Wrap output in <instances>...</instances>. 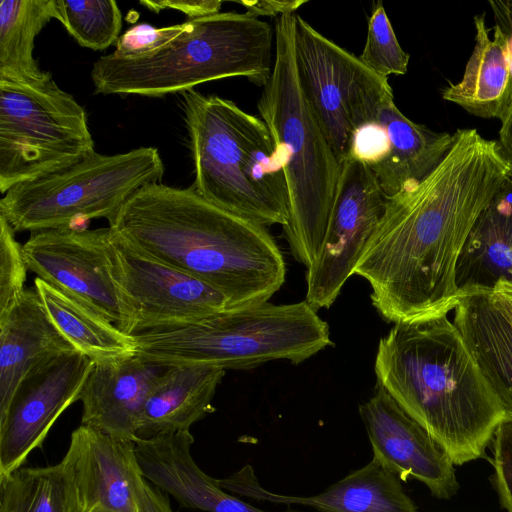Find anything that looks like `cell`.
Listing matches in <instances>:
<instances>
[{"mask_svg": "<svg viewBox=\"0 0 512 512\" xmlns=\"http://www.w3.org/2000/svg\"><path fill=\"white\" fill-rule=\"evenodd\" d=\"M509 171L497 141L458 129L425 179L387 199L353 271L369 283L384 320L420 322L455 309L462 297L456 281L462 250Z\"/></svg>", "mask_w": 512, "mask_h": 512, "instance_id": "1", "label": "cell"}, {"mask_svg": "<svg viewBox=\"0 0 512 512\" xmlns=\"http://www.w3.org/2000/svg\"><path fill=\"white\" fill-rule=\"evenodd\" d=\"M110 252L114 278L131 315V335L187 325L230 309L220 291L148 256L112 231Z\"/></svg>", "mask_w": 512, "mask_h": 512, "instance_id": "11", "label": "cell"}, {"mask_svg": "<svg viewBox=\"0 0 512 512\" xmlns=\"http://www.w3.org/2000/svg\"><path fill=\"white\" fill-rule=\"evenodd\" d=\"M136 355L163 366L250 369L300 364L332 345L327 323L306 300L226 309L194 323L135 334Z\"/></svg>", "mask_w": 512, "mask_h": 512, "instance_id": "7", "label": "cell"}, {"mask_svg": "<svg viewBox=\"0 0 512 512\" xmlns=\"http://www.w3.org/2000/svg\"><path fill=\"white\" fill-rule=\"evenodd\" d=\"M84 108L52 76L0 80V192L61 171L94 152Z\"/></svg>", "mask_w": 512, "mask_h": 512, "instance_id": "9", "label": "cell"}, {"mask_svg": "<svg viewBox=\"0 0 512 512\" xmlns=\"http://www.w3.org/2000/svg\"><path fill=\"white\" fill-rule=\"evenodd\" d=\"M377 385L417 421L454 465L485 456L505 412L447 315L397 323L378 344Z\"/></svg>", "mask_w": 512, "mask_h": 512, "instance_id": "3", "label": "cell"}, {"mask_svg": "<svg viewBox=\"0 0 512 512\" xmlns=\"http://www.w3.org/2000/svg\"><path fill=\"white\" fill-rule=\"evenodd\" d=\"M399 480L372 459L366 466L313 496H288L268 491L259 484L250 465L219 479L218 484L235 495L278 504H299L319 512H417Z\"/></svg>", "mask_w": 512, "mask_h": 512, "instance_id": "17", "label": "cell"}, {"mask_svg": "<svg viewBox=\"0 0 512 512\" xmlns=\"http://www.w3.org/2000/svg\"><path fill=\"white\" fill-rule=\"evenodd\" d=\"M296 14L276 18L275 59L257 109L281 163L289 199L283 227L291 254L309 269L324 240L342 163L307 102L297 74Z\"/></svg>", "mask_w": 512, "mask_h": 512, "instance_id": "4", "label": "cell"}, {"mask_svg": "<svg viewBox=\"0 0 512 512\" xmlns=\"http://www.w3.org/2000/svg\"><path fill=\"white\" fill-rule=\"evenodd\" d=\"M409 54L400 46L381 1L373 7L368 19L364 48L358 59L378 76L404 75L408 69Z\"/></svg>", "mask_w": 512, "mask_h": 512, "instance_id": "30", "label": "cell"}, {"mask_svg": "<svg viewBox=\"0 0 512 512\" xmlns=\"http://www.w3.org/2000/svg\"><path fill=\"white\" fill-rule=\"evenodd\" d=\"M110 228L50 229L23 244L28 270L130 334L131 315L114 278ZM131 335V334H130Z\"/></svg>", "mask_w": 512, "mask_h": 512, "instance_id": "12", "label": "cell"}, {"mask_svg": "<svg viewBox=\"0 0 512 512\" xmlns=\"http://www.w3.org/2000/svg\"><path fill=\"white\" fill-rule=\"evenodd\" d=\"M166 368L136 354L93 364L80 395L81 424L118 439L135 441L143 405Z\"/></svg>", "mask_w": 512, "mask_h": 512, "instance_id": "19", "label": "cell"}, {"mask_svg": "<svg viewBox=\"0 0 512 512\" xmlns=\"http://www.w3.org/2000/svg\"><path fill=\"white\" fill-rule=\"evenodd\" d=\"M512 268V170L475 221L457 264L462 292L492 290ZM511 280V279H510Z\"/></svg>", "mask_w": 512, "mask_h": 512, "instance_id": "25", "label": "cell"}, {"mask_svg": "<svg viewBox=\"0 0 512 512\" xmlns=\"http://www.w3.org/2000/svg\"><path fill=\"white\" fill-rule=\"evenodd\" d=\"M387 199L367 165L350 158L342 162L325 237L306 272L305 300L316 310L329 308L353 275Z\"/></svg>", "mask_w": 512, "mask_h": 512, "instance_id": "13", "label": "cell"}, {"mask_svg": "<svg viewBox=\"0 0 512 512\" xmlns=\"http://www.w3.org/2000/svg\"><path fill=\"white\" fill-rule=\"evenodd\" d=\"M27 271L23 244L16 240L14 229L0 215V317L24 293Z\"/></svg>", "mask_w": 512, "mask_h": 512, "instance_id": "31", "label": "cell"}, {"mask_svg": "<svg viewBox=\"0 0 512 512\" xmlns=\"http://www.w3.org/2000/svg\"><path fill=\"white\" fill-rule=\"evenodd\" d=\"M491 441L495 486L502 506L512 512V420L503 419Z\"/></svg>", "mask_w": 512, "mask_h": 512, "instance_id": "33", "label": "cell"}, {"mask_svg": "<svg viewBox=\"0 0 512 512\" xmlns=\"http://www.w3.org/2000/svg\"><path fill=\"white\" fill-rule=\"evenodd\" d=\"M246 8V12L259 18V16L279 17L294 12L307 3L305 0H260L239 1Z\"/></svg>", "mask_w": 512, "mask_h": 512, "instance_id": "36", "label": "cell"}, {"mask_svg": "<svg viewBox=\"0 0 512 512\" xmlns=\"http://www.w3.org/2000/svg\"><path fill=\"white\" fill-rule=\"evenodd\" d=\"M186 27V21L162 28H155L148 23L136 24L120 35L112 53L118 57L152 53L179 36Z\"/></svg>", "mask_w": 512, "mask_h": 512, "instance_id": "32", "label": "cell"}, {"mask_svg": "<svg viewBox=\"0 0 512 512\" xmlns=\"http://www.w3.org/2000/svg\"><path fill=\"white\" fill-rule=\"evenodd\" d=\"M76 351L49 318L36 289L0 317V419L22 379L46 361Z\"/></svg>", "mask_w": 512, "mask_h": 512, "instance_id": "20", "label": "cell"}, {"mask_svg": "<svg viewBox=\"0 0 512 512\" xmlns=\"http://www.w3.org/2000/svg\"><path fill=\"white\" fill-rule=\"evenodd\" d=\"M140 4L151 11L159 12L173 9L184 13L188 20L213 15L220 12L222 1L219 0H162L140 1Z\"/></svg>", "mask_w": 512, "mask_h": 512, "instance_id": "35", "label": "cell"}, {"mask_svg": "<svg viewBox=\"0 0 512 512\" xmlns=\"http://www.w3.org/2000/svg\"><path fill=\"white\" fill-rule=\"evenodd\" d=\"M475 47L463 77L442 91L443 99L481 118L503 120L512 106V72L508 40L501 28L493 26V39L485 24V13L474 17Z\"/></svg>", "mask_w": 512, "mask_h": 512, "instance_id": "24", "label": "cell"}, {"mask_svg": "<svg viewBox=\"0 0 512 512\" xmlns=\"http://www.w3.org/2000/svg\"><path fill=\"white\" fill-rule=\"evenodd\" d=\"M388 150L387 131L377 118L354 130L348 158L361 162L371 169L385 158Z\"/></svg>", "mask_w": 512, "mask_h": 512, "instance_id": "34", "label": "cell"}, {"mask_svg": "<svg viewBox=\"0 0 512 512\" xmlns=\"http://www.w3.org/2000/svg\"><path fill=\"white\" fill-rule=\"evenodd\" d=\"M373 459L400 480L413 477L441 499L458 490L454 464L430 434L381 386L359 406Z\"/></svg>", "mask_w": 512, "mask_h": 512, "instance_id": "16", "label": "cell"}, {"mask_svg": "<svg viewBox=\"0 0 512 512\" xmlns=\"http://www.w3.org/2000/svg\"><path fill=\"white\" fill-rule=\"evenodd\" d=\"M93 364L74 351L46 361L22 379L0 419V476L22 467L30 452L41 447L58 417L80 400Z\"/></svg>", "mask_w": 512, "mask_h": 512, "instance_id": "14", "label": "cell"}, {"mask_svg": "<svg viewBox=\"0 0 512 512\" xmlns=\"http://www.w3.org/2000/svg\"><path fill=\"white\" fill-rule=\"evenodd\" d=\"M34 288L59 332L94 364L118 361L136 354L134 336L123 332L83 301L38 277L34 279Z\"/></svg>", "mask_w": 512, "mask_h": 512, "instance_id": "26", "label": "cell"}, {"mask_svg": "<svg viewBox=\"0 0 512 512\" xmlns=\"http://www.w3.org/2000/svg\"><path fill=\"white\" fill-rule=\"evenodd\" d=\"M501 123L497 142L502 156L508 163L510 170H512V106Z\"/></svg>", "mask_w": 512, "mask_h": 512, "instance_id": "39", "label": "cell"}, {"mask_svg": "<svg viewBox=\"0 0 512 512\" xmlns=\"http://www.w3.org/2000/svg\"><path fill=\"white\" fill-rule=\"evenodd\" d=\"M182 94L195 191L265 227L286 226L288 191L266 123L229 99L194 89Z\"/></svg>", "mask_w": 512, "mask_h": 512, "instance_id": "5", "label": "cell"}, {"mask_svg": "<svg viewBox=\"0 0 512 512\" xmlns=\"http://www.w3.org/2000/svg\"><path fill=\"white\" fill-rule=\"evenodd\" d=\"M0 512H70L61 462L46 467L22 466L0 476Z\"/></svg>", "mask_w": 512, "mask_h": 512, "instance_id": "28", "label": "cell"}, {"mask_svg": "<svg viewBox=\"0 0 512 512\" xmlns=\"http://www.w3.org/2000/svg\"><path fill=\"white\" fill-rule=\"evenodd\" d=\"M389 150L385 158L371 168L380 187L393 197L425 179L444 159L455 141V133L435 132L407 118L390 98L380 109Z\"/></svg>", "mask_w": 512, "mask_h": 512, "instance_id": "22", "label": "cell"}, {"mask_svg": "<svg viewBox=\"0 0 512 512\" xmlns=\"http://www.w3.org/2000/svg\"><path fill=\"white\" fill-rule=\"evenodd\" d=\"M134 442L143 478L173 496L181 506L206 512H267L226 493L218 480L197 466L190 452L194 442L190 431L136 439Z\"/></svg>", "mask_w": 512, "mask_h": 512, "instance_id": "18", "label": "cell"}, {"mask_svg": "<svg viewBox=\"0 0 512 512\" xmlns=\"http://www.w3.org/2000/svg\"><path fill=\"white\" fill-rule=\"evenodd\" d=\"M294 50L303 94L342 163L354 130L377 120L385 101L394 98L391 86L297 14Z\"/></svg>", "mask_w": 512, "mask_h": 512, "instance_id": "10", "label": "cell"}, {"mask_svg": "<svg viewBox=\"0 0 512 512\" xmlns=\"http://www.w3.org/2000/svg\"><path fill=\"white\" fill-rule=\"evenodd\" d=\"M509 274H510V279L512 280V268H511Z\"/></svg>", "mask_w": 512, "mask_h": 512, "instance_id": "42", "label": "cell"}, {"mask_svg": "<svg viewBox=\"0 0 512 512\" xmlns=\"http://www.w3.org/2000/svg\"><path fill=\"white\" fill-rule=\"evenodd\" d=\"M57 18L55 0H1L0 80L36 83L51 77L33 57L36 36Z\"/></svg>", "mask_w": 512, "mask_h": 512, "instance_id": "27", "label": "cell"}, {"mask_svg": "<svg viewBox=\"0 0 512 512\" xmlns=\"http://www.w3.org/2000/svg\"><path fill=\"white\" fill-rule=\"evenodd\" d=\"M57 20L79 45L107 49L120 37L122 14L113 0H55Z\"/></svg>", "mask_w": 512, "mask_h": 512, "instance_id": "29", "label": "cell"}, {"mask_svg": "<svg viewBox=\"0 0 512 512\" xmlns=\"http://www.w3.org/2000/svg\"><path fill=\"white\" fill-rule=\"evenodd\" d=\"M141 512H173L165 494L143 478L138 490Z\"/></svg>", "mask_w": 512, "mask_h": 512, "instance_id": "37", "label": "cell"}, {"mask_svg": "<svg viewBox=\"0 0 512 512\" xmlns=\"http://www.w3.org/2000/svg\"><path fill=\"white\" fill-rule=\"evenodd\" d=\"M497 24L503 32L512 33V0L488 1Z\"/></svg>", "mask_w": 512, "mask_h": 512, "instance_id": "40", "label": "cell"}, {"mask_svg": "<svg viewBox=\"0 0 512 512\" xmlns=\"http://www.w3.org/2000/svg\"><path fill=\"white\" fill-rule=\"evenodd\" d=\"M490 297L497 308L512 325V280L501 278L490 291Z\"/></svg>", "mask_w": 512, "mask_h": 512, "instance_id": "38", "label": "cell"}, {"mask_svg": "<svg viewBox=\"0 0 512 512\" xmlns=\"http://www.w3.org/2000/svg\"><path fill=\"white\" fill-rule=\"evenodd\" d=\"M507 36L508 40V54H509V61H510V68L512 72V33L511 32H504Z\"/></svg>", "mask_w": 512, "mask_h": 512, "instance_id": "41", "label": "cell"}, {"mask_svg": "<svg viewBox=\"0 0 512 512\" xmlns=\"http://www.w3.org/2000/svg\"><path fill=\"white\" fill-rule=\"evenodd\" d=\"M61 464L70 512H141L138 490L143 476L134 441L81 424L72 432Z\"/></svg>", "mask_w": 512, "mask_h": 512, "instance_id": "15", "label": "cell"}, {"mask_svg": "<svg viewBox=\"0 0 512 512\" xmlns=\"http://www.w3.org/2000/svg\"><path fill=\"white\" fill-rule=\"evenodd\" d=\"M186 24L184 32L152 53L100 57L91 70L95 92L162 97L238 76L257 86L267 83L275 40L270 24L233 11L190 19Z\"/></svg>", "mask_w": 512, "mask_h": 512, "instance_id": "6", "label": "cell"}, {"mask_svg": "<svg viewBox=\"0 0 512 512\" xmlns=\"http://www.w3.org/2000/svg\"><path fill=\"white\" fill-rule=\"evenodd\" d=\"M490 291L462 292L453 323L501 401L504 419L512 420V325L493 303Z\"/></svg>", "mask_w": 512, "mask_h": 512, "instance_id": "23", "label": "cell"}, {"mask_svg": "<svg viewBox=\"0 0 512 512\" xmlns=\"http://www.w3.org/2000/svg\"><path fill=\"white\" fill-rule=\"evenodd\" d=\"M164 165L154 147L104 155L96 151L52 174L18 184L0 200V215L15 232L87 229L83 223H108L142 187L159 183Z\"/></svg>", "mask_w": 512, "mask_h": 512, "instance_id": "8", "label": "cell"}, {"mask_svg": "<svg viewBox=\"0 0 512 512\" xmlns=\"http://www.w3.org/2000/svg\"><path fill=\"white\" fill-rule=\"evenodd\" d=\"M225 370L207 365L167 366L140 414L136 439L189 431L214 411L212 400Z\"/></svg>", "mask_w": 512, "mask_h": 512, "instance_id": "21", "label": "cell"}, {"mask_svg": "<svg viewBox=\"0 0 512 512\" xmlns=\"http://www.w3.org/2000/svg\"><path fill=\"white\" fill-rule=\"evenodd\" d=\"M108 227L141 252L220 291L230 309L268 302L285 282L283 255L266 227L216 206L194 188L148 184Z\"/></svg>", "mask_w": 512, "mask_h": 512, "instance_id": "2", "label": "cell"}]
</instances>
